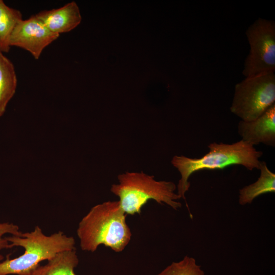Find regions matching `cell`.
<instances>
[{
	"instance_id": "1",
	"label": "cell",
	"mask_w": 275,
	"mask_h": 275,
	"mask_svg": "<svg viewBox=\"0 0 275 275\" xmlns=\"http://www.w3.org/2000/svg\"><path fill=\"white\" fill-rule=\"evenodd\" d=\"M126 216L119 201L105 202L93 207L77 229L81 249L94 252L103 244L116 252H122L131 237Z\"/></svg>"
},
{
	"instance_id": "2",
	"label": "cell",
	"mask_w": 275,
	"mask_h": 275,
	"mask_svg": "<svg viewBox=\"0 0 275 275\" xmlns=\"http://www.w3.org/2000/svg\"><path fill=\"white\" fill-rule=\"evenodd\" d=\"M209 151L197 158L183 155L174 156L171 163L181 174L177 186V194L186 201L185 193L188 190L189 176L194 172L203 170L223 169L232 165H241L247 170L259 169V158L263 152L253 146L240 140L231 144L212 143L208 146Z\"/></svg>"
},
{
	"instance_id": "3",
	"label": "cell",
	"mask_w": 275,
	"mask_h": 275,
	"mask_svg": "<svg viewBox=\"0 0 275 275\" xmlns=\"http://www.w3.org/2000/svg\"><path fill=\"white\" fill-rule=\"evenodd\" d=\"M5 238L12 247H22L24 252L13 259L7 256L0 262V275H30L41 261H48L61 252L76 249L72 236L61 231L46 235L38 226L20 236L11 235Z\"/></svg>"
},
{
	"instance_id": "4",
	"label": "cell",
	"mask_w": 275,
	"mask_h": 275,
	"mask_svg": "<svg viewBox=\"0 0 275 275\" xmlns=\"http://www.w3.org/2000/svg\"><path fill=\"white\" fill-rule=\"evenodd\" d=\"M118 184L111 191L119 198L121 208L127 214H140L148 200L167 204L175 210L181 207L177 201L181 197L175 193L177 186L172 181H156L153 176L141 172H126L118 176Z\"/></svg>"
},
{
	"instance_id": "5",
	"label": "cell",
	"mask_w": 275,
	"mask_h": 275,
	"mask_svg": "<svg viewBox=\"0 0 275 275\" xmlns=\"http://www.w3.org/2000/svg\"><path fill=\"white\" fill-rule=\"evenodd\" d=\"M274 72L245 77L235 87L231 112L243 121H253L275 103Z\"/></svg>"
},
{
	"instance_id": "6",
	"label": "cell",
	"mask_w": 275,
	"mask_h": 275,
	"mask_svg": "<svg viewBox=\"0 0 275 275\" xmlns=\"http://www.w3.org/2000/svg\"><path fill=\"white\" fill-rule=\"evenodd\" d=\"M250 46L244 63L245 77L275 71V23L259 18L246 31Z\"/></svg>"
},
{
	"instance_id": "7",
	"label": "cell",
	"mask_w": 275,
	"mask_h": 275,
	"mask_svg": "<svg viewBox=\"0 0 275 275\" xmlns=\"http://www.w3.org/2000/svg\"><path fill=\"white\" fill-rule=\"evenodd\" d=\"M60 35L49 31L36 16L21 20L14 28L10 38L9 44L29 51L36 60L43 50Z\"/></svg>"
},
{
	"instance_id": "8",
	"label": "cell",
	"mask_w": 275,
	"mask_h": 275,
	"mask_svg": "<svg viewBox=\"0 0 275 275\" xmlns=\"http://www.w3.org/2000/svg\"><path fill=\"white\" fill-rule=\"evenodd\" d=\"M238 132L241 140L254 146L260 144L275 146V103L251 121L240 120Z\"/></svg>"
},
{
	"instance_id": "9",
	"label": "cell",
	"mask_w": 275,
	"mask_h": 275,
	"mask_svg": "<svg viewBox=\"0 0 275 275\" xmlns=\"http://www.w3.org/2000/svg\"><path fill=\"white\" fill-rule=\"evenodd\" d=\"M35 15L49 31L58 35L71 31L81 20L79 8L75 2L58 9L42 11Z\"/></svg>"
},
{
	"instance_id": "10",
	"label": "cell",
	"mask_w": 275,
	"mask_h": 275,
	"mask_svg": "<svg viewBox=\"0 0 275 275\" xmlns=\"http://www.w3.org/2000/svg\"><path fill=\"white\" fill-rule=\"evenodd\" d=\"M260 175L254 183L239 190V203L241 205L251 204L259 196L275 192V174L268 168L266 162H260Z\"/></svg>"
},
{
	"instance_id": "11",
	"label": "cell",
	"mask_w": 275,
	"mask_h": 275,
	"mask_svg": "<svg viewBox=\"0 0 275 275\" xmlns=\"http://www.w3.org/2000/svg\"><path fill=\"white\" fill-rule=\"evenodd\" d=\"M76 249L59 253L30 275H76L74 269L78 263Z\"/></svg>"
},
{
	"instance_id": "12",
	"label": "cell",
	"mask_w": 275,
	"mask_h": 275,
	"mask_svg": "<svg viewBox=\"0 0 275 275\" xmlns=\"http://www.w3.org/2000/svg\"><path fill=\"white\" fill-rule=\"evenodd\" d=\"M17 85L13 63L0 51V117L5 113L9 102L14 95Z\"/></svg>"
},
{
	"instance_id": "13",
	"label": "cell",
	"mask_w": 275,
	"mask_h": 275,
	"mask_svg": "<svg viewBox=\"0 0 275 275\" xmlns=\"http://www.w3.org/2000/svg\"><path fill=\"white\" fill-rule=\"evenodd\" d=\"M20 11L7 6L0 0V51L8 52L11 35L18 23L22 20Z\"/></svg>"
},
{
	"instance_id": "14",
	"label": "cell",
	"mask_w": 275,
	"mask_h": 275,
	"mask_svg": "<svg viewBox=\"0 0 275 275\" xmlns=\"http://www.w3.org/2000/svg\"><path fill=\"white\" fill-rule=\"evenodd\" d=\"M157 275H204L196 260L186 256L177 262H173Z\"/></svg>"
},
{
	"instance_id": "15",
	"label": "cell",
	"mask_w": 275,
	"mask_h": 275,
	"mask_svg": "<svg viewBox=\"0 0 275 275\" xmlns=\"http://www.w3.org/2000/svg\"><path fill=\"white\" fill-rule=\"evenodd\" d=\"M22 233L19 227L13 223H0V251L13 248L5 237H3L4 235L9 234L12 236H20Z\"/></svg>"
},
{
	"instance_id": "16",
	"label": "cell",
	"mask_w": 275,
	"mask_h": 275,
	"mask_svg": "<svg viewBox=\"0 0 275 275\" xmlns=\"http://www.w3.org/2000/svg\"><path fill=\"white\" fill-rule=\"evenodd\" d=\"M4 259V257L3 255L0 254V262H1L2 261H3Z\"/></svg>"
}]
</instances>
